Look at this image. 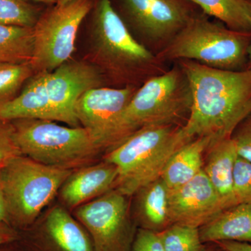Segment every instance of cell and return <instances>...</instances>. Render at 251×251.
<instances>
[{
	"label": "cell",
	"instance_id": "1",
	"mask_svg": "<svg viewBox=\"0 0 251 251\" xmlns=\"http://www.w3.org/2000/svg\"><path fill=\"white\" fill-rule=\"evenodd\" d=\"M191 85L192 105L182 126L191 139L213 143L231 138L251 114V67L243 71L214 69L189 60L178 61Z\"/></svg>",
	"mask_w": 251,
	"mask_h": 251
},
{
	"label": "cell",
	"instance_id": "2",
	"mask_svg": "<svg viewBox=\"0 0 251 251\" xmlns=\"http://www.w3.org/2000/svg\"><path fill=\"white\" fill-rule=\"evenodd\" d=\"M103 77L100 68L82 61H69L52 72L36 73L21 93L0 105V121L39 119L77 127V99L89 89L101 87Z\"/></svg>",
	"mask_w": 251,
	"mask_h": 251
},
{
	"label": "cell",
	"instance_id": "3",
	"mask_svg": "<svg viewBox=\"0 0 251 251\" xmlns=\"http://www.w3.org/2000/svg\"><path fill=\"white\" fill-rule=\"evenodd\" d=\"M192 140L182 126H148L137 130L104 157L118 171L114 189L127 197L135 194L159 179L173 155Z\"/></svg>",
	"mask_w": 251,
	"mask_h": 251
},
{
	"label": "cell",
	"instance_id": "4",
	"mask_svg": "<svg viewBox=\"0 0 251 251\" xmlns=\"http://www.w3.org/2000/svg\"><path fill=\"white\" fill-rule=\"evenodd\" d=\"M192 92L186 74L177 64L149 79L137 89L117 119L106 148H112L135 131L148 126L178 125L187 120Z\"/></svg>",
	"mask_w": 251,
	"mask_h": 251
},
{
	"label": "cell",
	"instance_id": "5",
	"mask_svg": "<svg viewBox=\"0 0 251 251\" xmlns=\"http://www.w3.org/2000/svg\"><path fill=\"white\" fill-rule=\"evenodd\" d=\"M96 59L117 80L134 85L167 72L165 62L133 36L111 0H97L92 23Z\"/></svg>",
	"mask_w": 251,
	"mask_h": 251
},
{
	"label": "cell",
	"instance_id": "6",
	"mask_svg": "<svg viewBox=\"0 0 251 251\" xmlns=\"http://www.w3.org/2000/svg\"><path fill=\"white\" fill-rule=\"evenodd\" d=\"M251 32L229 29L194 16L156 56L163 62L193 61L222 70L239 71L249 61Z\"/></svg>",
	"mask_w": 251,
	"mask_h": 251
},
{
	"label": "cell",
	"instance_id": "7",
	"mask_svg": "<svg viewBox=\"0 0 251 251\" xmlns=\"http://www.w3.org/2000/svg\"><path fill=\"white\" fill-rule=\"evenodd\" d=\"M72 173L69 168L47 166L24 155L0 170L11 226H31Z\"/></svg>",
	"mask_w": 251,
	"mask_h": 251
},
{
	"label": "cell",
	"instance_id": "8",
	"mask_svg": "<svg viewBox=\"0 0 251 251\" xmlns=\"http://www.w3.org/2000/svg\"><path fill=\"white\" fill-rule=\"evenodd\" d=\"M11 122L21 153L42 164L71 169L100 150L84 127L64 126L39 119Z\"/></svg>",
	"mask_w": 251,
	"mask_h": 251
},
{
	"label": "cell",
	"instance_id": "9",
	"mask_svg": "<svg viewBox=\"0 0 251 251\" xmlns=\"http://www.w3.org/2000/svg\"><path fill=\"white\" fill-rule=\"evenodd\" d=\"M93 6L92 0H73L55 4L41 15L34 27V72H52L69 62L75 50L81 23Z\"/></svg>",
	"mask_w": 251,
	"mask_h": 251
},
{
	"label": "cell",
	"instance_id": "10",
	"mask_svg": "<svg viewBox=\"0 0 251 251\" xmlns=\"http://www.w3.org/2000/svg\"><path fill=\"white\" fill-rule=\"evenodd\" d=\"M126 25L140 44L159 53L195 16L188 0H120Z\"/></svg>",
	"mask_w": 251,
	"mask_h": 251
},
{
	"label": "cell",
	"instance_id": "11",
	"mask_svg": "<svg viewBox=\"0 0 251 251\" xmlns=\"http://www.w3.org/2000/svg\"><path fill=\"white\" fill-rule=\"evenodd\" d=\"M127 196L116 189L77 207L75 216L85 227L95 251H130L136 233Z\"/></svg>",
	"mask_w": 251,
	"mask_h": 251
},
{
	"label": "cell",
	"instance_id": "12",
	"mask_svg": "<svg viewBox=\"0 0 251 251\" xmlns=\"http://www.w3.org/2000/svg\"><path fill=\"white\" fill-rule=\"evenodd\" d=\"M136 86L97 87L81 94L75 110L79 124L88 130L99 149L106 148L110 132L133 97Z\"/></svg>",
	"mask_w": 251,
	"mask_h": 251
},
{
	"label": "cell",
	"instance_id": "13",
	"mask_svg": "<svg viewBox=\"0 0 251 251\" xmlns=\"http://www.w3.org/2000/svg\"><path fill=\"white\" fill-rule=\"evenodd\" d=\"M171 224L201 227L227 209L204 171L178 187L168 190Z\"/></svg>",
	"mask_w": 251,
	"mask_h": 251
},
{
	"label": "cell",
	"instance_id": "14",
	"mask_svg": "<svg viewBox=\"0 0 251 251\" xmlns=\"http://www.w3.org/2000/svg\"><path fill=\"white\" fill-rule=\"evenodd\" d=\"M31 243L37 251H95L85 227L61 206L51 209Z\"/></svg>",
	"mask_w": 251,
	"mask_h": 251
},
{
	"label": "cell",
	"instance_id": "15",
	"mask_svg": "<svg viewBox=\"0 0 251 251\" xmlns=\"http://www.w3.org/2000/svg\"><path fill=\"white\" fill-rule=\"evenodd\" d=\"M117 177L116 167L105 161L81 168L62 185L61 198L69 207H78L114 189Z\"/></svg>",
	"mask_w": 251,
	"mask_h": 251
},
{
	"label": "cell",
	"instance_id": "16",
	"mask_svg": "<svg viewBox=\"0 0 251 251\" xmlns=\"http://www.w3.org/2000/svg\"><path fill=\"white\" fill-rule=\"evenodd\" d=\"M203 171L227 208L236 205L233 187L234 164L238 155L231 138L211 144L206 150Z\"/></svg>",
	"mask_w": 251,
	"mask_h": 251
},
{
	"label": "cell",
	"instance_id": "17",
	"mask_svg": "<svg viewBox=\"0 0 251 251\" xmlns=\"http://www.w3.org/2000/svg\"><path fill=\"white\" fill-rule=\"evenodd\" d=\"M199 229L203 244L221 241L251 244V203L225 209Z\"/></svg>",
	"mask_w": 251,
	"mask_h": 251
},
{
	"label": "cell",
	"instance_id": "18",
	"mask_svg": "<svg viewBox=\"0 0 251 251\" xmlns=\"http://www.w3.org/2000/svg\"><path fill=\"white\" fill-rule=\"evenodd\" d=\"M211 143L209 138H195L173 155L161 176L169 189L184 184L202 171L204 155Z\"/></svg>",
	"mask_w": 251,
	"mask_h": 251
},
{
	"label": "cell",
	"instance_id": "19",
	"mask_svg": "<svg viewBox=\"0 0 251 251\" xmlns=\"http://www.w3.org/2000/svg\"><path fill=\"white\" fill-rule=\"evenodd\" d=\"M168 190L166 183L160 177L135 193L138 194V217L141 228L158 232L171 226Z\"/></svg>",
	"mask_w": 251,
	"mask_h": 251
},
{
	"label": "cell",
	"instance_id": "20",
	"mask_svg": "<svg viewBox=\"0 0 251 251\" xmlns=\"http://www.w3.org/2000/svg\"><path fill=\"white\" fill-rule=\"evenodd\" d=\"M232 30L251 32V0H188Z\"/></svg>",
	"mask_w": 251,
	"mask_h": 251
},
{
	"label": "cell",
	"instance_id": "21",
	"mask_svg": "<svg viewBox=\"0 0 251 251\" xmlns=\"http://www.w3.org/2000/svg\"><path fill=\"white\" fill-rule=\"evenodd\" d=\"M34 51V28L0 24V62H30Z\"/></svg>",
	"mask_w": 251,
	"mask_h": 251
},
{
	"label": "cell",
	"instance_id": "22",
	"mask_svg": "<svg viewBox=\"0 0 251 251\" xmlns=\"http://www.w3.org/2000/svg\"><path fill=\"white\" fill-rule=\"evenodd\" d=\"M166 251H201L205 247L199 227L173 224L158 232Z\"/></svg>",
	"mask_w": 251,
	"mask_h": 251
},
{
	"label": "cell",
	"instance_id": "23",
	"mask_svg": "<svg viewBox=\"0 0 251 251\" xmlns=\"http://www.w3.org/2000/svg\"><path fill=\"white\" fill-rule=\"evenodd\" d=\"M34 74L30 62H0V105L14 99Z\"/></svg>",
	"mask_w": 251,
	"mask_h": 251
},
{
	"label": "cell",
	"instance_id": "24",
	"mask_svg": "<svg viewBox=\"0 0 251 251\" xmlns=\"http://www.w3.org/2000/svg\"><path fill=\"white\" fill-rule=\"evenodd\" d=\"M41 14L36 6L24 0H0V24L34 28Z\"/></svg>",
	"mask_w": 251,
	"mask_h": 251
},
{
	"label": "cell",
	"instance_id": "25",
	"mask_svg": "<svg viewBox=\"0 0 251 251\" xmlns=\"http://www.w3.org/2000/svg\"><path fill=\"white\" fill-rule=\"evenodd\" d=\"M233 187L237 204L251 203V163L239 156L234 164Z\"/></svg>",
	"mask_w": 251,
	"mask_h": 251
},
{
	"label": "cell",
	"instance_id": "26",
	"mask_svg": "<svg viewBox=\"0 0 251 251\" xmlns=\"http://www.w3.org/2000/svg\"><path fill=\"white\" fill-rule=\"evenodd\" d=\"M22 155L15 140L12 122L0 121V170Z\"/></svg>",
	"mask_w": 251,
	"mask_h": 251
},
{
	"label": "cell",
	"instance_id": "27",
	"mask_svg": "<svg viewBox=\"0 0 251 251\" xmlns=\"http://www.w3.org/2000/svg\"><path fill=\"white\" fill-rule=\"evenodd\" d=\"M231 138L235 145L238 156L251 163V114L238 125Z\"/></svg>",
	"mask_w": 251,
	"mask_h": 251
},
{
	"label": "cell",
	"instance_id": "28",
	"mask_svg": "<svg viewBox=\"0 0 251 251\" xmlns=\"http://www.w3.org/2000/svg\"><path fill=\"white\" fill-rule=\"evenodd\" d=\"M130 251H166L158 233L140 228L135 233Z\"/></svg>",
	"mask_w": 251,
	"mask_h": 251
},
{
	"label": "cell",
	"instance_id": "29",
	"mask_svg": "<svg viewBox=\"0 0 251 251\" xmlns=\"http://www.w3.org/2000/svg\"><path fill=\"white\" fill-rule=\"evenodd\" d=\"M18 239L17 231L9 224L0 223V247L8 245Z\"/></svg>",
	"mask_w": 251,
	"mask_h": 251
},
{
	"label": "cell",
	"instance_id": "30",
	"mask_svg": "<svg viewBox=\"0 0 251 251\" xmlns=\"http://www.w3.org/2000/svg\"><path fill=\"white\" fill-rule=\"evenodd\" d=\"M214 244L224 251H251V243L221 241Z\"/></svg>",
	"mask_w": 251,
	"mask_h": 251
},
{
	"label": "cell",
	"instance_id": "31",
	"mask_svg": "<svg viewBox=\"0 0 251 251\" xmlns=\"http://www.w3.org/2000/svg\"><path fill=\"white\" fill-rule=\"evenodd\" d=\"M0 223H4V224H9L10 226H11V224H10L6 201H5L4 192H3L1 177H0Z\"/></svg>",
	"mask_w": 251,
	"mask_h": 251
},
{
	"label": "cell",
	"instance_id": "32",
	"mask_svg": "<svg viewBox=\"0 0 251 251\" xmlns=\"http://www.w3.org/2000/svg\"><path fill=\"white\" fill-rule=\"evenodd\" d=\"M24 1H34V2H41L44 3V4H57V0H24Z\"/></svg>",
	"mask_w": 251,
	"mask_h": 251
},
{
	"label": "cell",
	"instance_id": "33",
	"mask_svg": "<svg viewBox=\"0 0 251 251\" xmlns=\"http://www.w3.org/2000/svg\"><path fill=\"white\" fill-rule=\"evenodd\" d=\"M216 245V244H215ZM224 251L223 250H221V249L219 247H218L217 245H216V247H206L205 246V247L204 248V249H203L202 251Z\"/></svg>",
	"mask_w": 251,
	"mask_h": 251
},
{
	"label": "cell",
	"instance_id": "34",
	"mask_svg": "<svg viewBox=\"0 0 251 251\" xmlns=\"http://www.w3.org/2000/svg\"><path fill=\"white\" fill-rule=\"evenodd\" d=\"M248 59H249V67H251V45L249 49V52H248Z\"/></svg>",
	"mask_w": 251,
	"mask_h": 251
},
{
	"label": "cell",
	"instance_id": "35",
	"mask_svg": "<svg viewBox=\"0 0 251 251\" xmlns=\"http://www.w3.org/2000/svg\"><path fill=\"white\" fill-rule=\"evenodd\" d=\"M73 1V0H57V4H64L69 2V1Z\"/></svg>",
	"mask_w": 251,
	"mask_h": 251
},
{
	"label": "cell",
	"instance_id": "36",
	"mask_svg": "<svg viewBox=\"0 0 251 251\" xmlns=\"http://www.w3.org/2000/svg\"><path fill=\"white\" fill-rule=\"evenodd\" d=\"M0 251H10L9 250H1V249H0Z\"/></svg>",
	"mask_w": 251,
	"mask_h": 251
}]
</instances>
